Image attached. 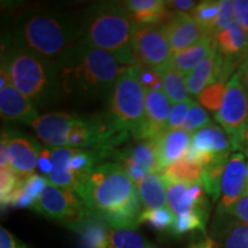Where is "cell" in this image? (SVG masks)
Wrapping results in <instances>:
<instances>
[{
  "instance_id": "obj_1",
  "label": "cell",
  "mask_w": 248,
  "mask_h": 248,
  "mask_svg": "<svg viewBox=\"0 0 248 248\" xmlns=\"http://www.w3.org/2000/svg\"><path fill=\"white\" fill-rule=\"evenodd\" d=\"M75 192L90 212L101 217L111 230H135L140 224L141 200L137 185L120 163H100L79 182Z\"/></svg>"
},
{
  "instance_id": "obj_2",
  "label": "cell",
  "mask_w": 248,
  "mask_h": 248,
  "mask_svg": "<svg viewBox=\"0 0 248 248\" xmlns=\"http://www.w3.org/2000/svg\"><path fill=\"white\" fill-rule=\"evenodd\" d=\"M126 66L115 55L80 42L58 62L61 92L71 97L109 98Z\"/></svg>"
},
{
  "instance_id": "obj_3",
  "label": "cell",
  "mask_w": 248,
  "mask_h": 248,
  "mask_svg": "<svg viewBox=\"0 0 248 248\" xmlns=\"http://www.w3.org/2000/svg\"><path fill=\"white\" fill-rule=\"evenodd\" d=\"M82 42L75 18L45 11H28L17 17L13 44L47 60L60 62Z\"/></svg>"
},
{
  "instance_id": "obj_4",
  "label": "cell",
  "mask_w": 248,
  "mask_h": 248,
  "mask_svg": "<svg viewBox=\"0 0 248 248\" xmlns=\"http://www.w3.org/2000/svg\"><path fill=\"white\" fill-rule=\"evenodd\" d=\"M75 20L84 44L109 52L124 66H137L131 47L133 22L125 5L99 2Z\"/></svg>"
},
{
  "instance_id": "obj_5",
  "label": "cell",
  "mask_w": 248,
  "mask_h": 248,
  "mask_svg": "<svg viewBox=\"0 0 248 248\" xmlns=\"http://www.w3.org/2000/svg\"><path fill=\"white\" fill-rule=\"evenodd\" d=\"M1 68L7 71L12 84L33 105L46 106L60 97L58 63L27 49L14 47L2 58Z\"/></svg>"
},
{
  "instance_id": "obj_6",
  "label": "cell",
  "mask_w": 248,
  "mask_h": 248,
  "mask_svg": "<svg viewBox=\"0 0 248 248\" xmlns=\"http://www.w3.org/2000/svg\"><path fill=\"white\" fill-rule=\"evenodd\" d=\"M108 114L120 129L141 140L146 126V97L139 80V66L126 67L109 97Z\"/></svg>"
},
{
  "instance_id": "obj_7",
  "label": "cell",
  "mask_w": 248,
  "mask_h": 248,
  "mask_svg": "<svg viewBox=\"0 0 248 248\" xmlns=\"http://www.w3.org/2000/svg\"><path fill=\"white\" fill-rule=\"evenodd\" d=\"M215 119L230 139L232 151L244 152V133L248 126V92L238 73L226 84L224 100Z\"/></svg>"
},
{
  "instance_id": "obj_8",
  "label": "cell",
  "mask_w": 248,
  "mask_h": 248,
  "mask_svg": "<svg viewBox=\"0 0 248 248\" xmlns=\"http://www.w3.org/2000/svg\"><path fill=\"white\" fill-rule=\"evenodd\" d=\"M32 209L71 230L91 213L75 191L52 184L46 186Z\"/></svg>"
},
{
  "instance_id": "obj_9",
  "label": "cell",
  "mask_w": 248,
  "mask_h": 248,
  "mask_svg": "<svg viewBox=\"0 0 248 248\" xmlns=\"http://www.w3.org/2000/svg\"><path fill=\"white\" fill-rule=\"evenodd\" d=\"M131 47L138 66L156 70L171 61V49L162 27L133 23Z\"/></svg>"
},
{
  "instance_id": "obj_10",
  "label": "cell",
  "mask_w": 248,
  "mask_h": 248,
  "mask_svg": "<svg viewBox=\"0 0 248 248\" xmlns=\"http://www.w3.org/2000/svg\"><path fill=\"white\" fill-rule=\"evenodd\" d=\"M1 146L6 150L9 167L20 177L33 173L42 151L36 139L14 130H2Z\"/></svg>"
},
{
  "instance_id": "obj_11",
  "label": "cell",
  "mask_w": 248,
  "mask_h": 248,
  "mask_svg": "<svg viewBox=\"0 0 248 248\" xmlns=\"http://www.w3.org/2000/svg\"><path fill=\"white\" fill-rule=\"evenodd\" d=\"M0 115L2 120L29 125L39 117L33 102L12 84L4 68L0 70Z\"/></svg>"
},
{
  "instance_id": "obj_12",
  "label": "cell",
  "mask_w": 248,
  "mask_h": 248,
  "mask_svg": "<svg viewBox=\"0 0 248 248\" xmlns=\"http://www.w3.org/2000/svg\"><path fill=\"white\" fill-rule=\"evenodd\" d=\"M246 159L243 153L230 155L225 164L221 186V202L218 214H224L244 197L247 183Z\"/></svg>"
},
{
  "instance_id": "obj_13",
  "label": "cell",
  "mask_w": 248,
  "mask_h": 248,
  "mask_svg": "<svg viewBox=\"0 0 248 248\" xmlns=\"http://www.w3.org/2000/svg\"><path fill=\"white\" fill-rule=\"evenodd\" d=\"M78 115L66 113H49L39 116L30 124L37 137L52 148L68 147V137Z\"/></svg>"
},
{
  "instance_id": "obj_14",
  "label": "cell",
  "mask_w": 248,
  "mask_h": 248,
  "mask_svg": "<svg viewBox=\"0 0 248 248\" xmlns=\"http://www.w3.org/2000/svg\"><path fill=\"white\" fill-rule=\"evenodd\" d=\"M162 29L168 39L172 55L191 47L207 36L200 24L186 13H176L170 21L163 24Z\"/></svg>"
},
{
  "instance_id": "obj_15",
  "label": "cell",
  "mask_w": 248,
  "mask_h": 248,
  "mask_svg": "<svg viewBox=\"0 0 248 248\" xmlns=\"http://www.w3.org/2000/svg\"><path fill=\"white\" fill-rule=\"evenodd\" d=\"M214 46L222 61L235 70L248 58V33L234 22L214 36Z\"/></svg>"
},
{
  "instance_id": "obj_16",
  "label": "cell",
  "mask_w": 248,
  "mask_h": 248,
  "mask_svg": "<svg viewBox=\"0 0 248 248\" xmlns=\"http://www.w3.org/2000/svg\"><path fill=\"white\" fill-rule=\"evenodd\" d=\"M166 188L169 207L175 215L182 216L194 210L208 209V201L201 183H170L166 184Z\"/></svg>"
},
{
  "instance_id": "obj_17",
  "label": "cell",
  "mask_w": 248,
  "mask_h": 248,
  "mask_svg": "<svg viewBox=\"0 0 248 248\" xmlns=\"http://www.w3.org/2000/svg\"><path fill=\"white\" fill-rule=\"evenodd\" d=\"M146 126L141 140H157L167 131L170 117V101L163 91H145Z\"/></svg>"
},
{
  "instance_id": "obj_18",
  "label": "cell",
  "mask_w": 248,
  "mask_h": 248,
  "mask_svg": "<svg viewBox=\"0 0 248 248\" xmlns=\"http://www.w3.org/2000/svg\"><path fill=\"white\" fill-rule=\"evenodd\" d=\"M191 144L190 133L183 129L170 130L160 136L156 140L157 173L161 175L169 166L184 157Z\"/></svg>"
},
{
  "instance_id": "obj_19",
  "label": "cell",
  "mask_w": 248,
  "mask_h": 248,
  "mask_svg": "<svg viewBox=\"0 0 248 248\" xmlns=\"http://www.w3.org/2000/svg\"><path fill=\"white\" fill-rule=\"evenodd\" d=\"M124 5L132 22L138 26L166 24L175 15L167 8L166 1L161 0H130Z\"/></svg>"
},
{
  "instance_id": "obj_20",
  "label": "cell",
  "mask_w": 248,
  "mask_h": 248,
  "mask_svg": "<svg viewBox=\"0 0 248 248\" xmlns=\"http://www.w3.org/2000/svg\"><path fill=\"white\" fill-rule=\"evenodd\" d=\"M192 145L198 150L207 152L217 159L228 160L230 157L232 145L224 130L221 126L210 124L199 130L192 137Z\"/></svg>"
},
{
  "instance_id": "obj_21",
  "label": "cell",
  "mask_w": 248,
  "mask_h": 248,
  "mask_svg": "<svg viewBox=\"0 0 248 248\" xmlns=\"http://www.w3.org/2000/svg\"><path fill=\"white\" fill-rule=\"evenodd\" d=\"M73 231L78 234L82 248L109 247L111 229L101 217L93 213H90Z\"/></svg>"
},
{
  "instance_id": "obj_22",
  "label": "cell",
  "mask_w": 248,
  "mask_h": 248,
  "mask_svg": "<svg viewBox=\"0 0 248 248\" xmlns=\"http://www.w3.org/2000/svg\"><path fill=\"white\" fill-rule=\"evenodd\" d=\"M213 51L214 37L207 35L191 47L173 54L170 63L176 70L184 76H187L195 67L206 60L213 53Z\"/></svg>"
},
{
  "instance_id": "obj_23",
  "label": "cell",
  "mask_w": 248,
  "mask_h": 248,
  "mask_svg": "<svg viewBox=\"0 0 248 248\" xmlns=\"http://www.w3.org/2000/svg\"><path fill=\"white\" fill-rule=\"evenodd\" d=\"M137 188L145 208L150 210L167 208V188L160 173H148L146 177L138 183Z\"/></svg>"
},
{
  "instance_id": "obj_24",
  "label": "cell",
  "mask_w": 248,
  "mask_h": 248,
  "mask_svg": "<svg viewBox=\"0 0 248 248\" xmlns=\"http://www.w3.org/2000/svg\"><path fill=\"white\" fill-rule=\"evenodd\" d=\"M47 185V179L35 172L22 177L12 200V206L15 208H33Z\"/></svg>"
},
{
  "instance_id": "obj_25",
  "label": "cell",
  "mask_w": 248,
  "mask_h": 248,
  "mask_svg": "<svg viewBox=\"0 0 248 248\" xmlns=\"http://www.w3.org/2000/svg\"><path fill=\"white\" fill-rule=\"evenodd\" d=\"M156 71L162 79L164 94L168 97L170 102L176 105L188 100V90L185 76L176 70L171 63L156 69Z\"/></svg>"
},
{
  "instance_id": "obj_26",
  "label": "cell",
  "mask_w": 248,
  "mask_h": 248,
  "mask_svg": "<svg viewBox=\"0 0 248 248\" xmlns=\"http://www.w3.org/2000/svg\"><path fill=\"white\" fill-rule=\"evenodd\" d=\"M216 70V49L214 46L213 53L206 60L201 62L198 67L186 76V85L191 95H199V93L214 84V77Z\"/></svg>"
},
{
  "instance_id": "obj_27",
  "label": "cell",
  "mask_w": 248,
  "mask_h": 248,
  "mask_svg": "<svg viewBox=\"0 0 248 248\" xmlns=\"http://www.w3.org/2000/svg\"><path fill=\"white\" fill-rule=\"evenodd\" d=\"M203 172V166L190 162L186 160H179L172 163L161 173L164 184L170 183H201Z\"/></svg>"
},
{
  "instance_id": "obj_28",
  "label": "cell",
  "mask_w": 248,
  "mask_h": 248,
  "mask_svg": "<svg viewBox=\"0 0 248 248\" xmlns=\"http://www.w3.org/2000/svg\"><path fill=\"white\" fill-rule=\"evenodd\" d=\"M119 152L138 163L148 173L157 172L156 140H138L133 146Z\"/></svg>"
},
{
  "instance_id": "obj_29",
  "label": "cell",
  "mask_w": 248,
  "mask_h": 248,
  "mask_svg": "<svg viewBox=\"0 0 248 248\" xmlns=\"http://www.w3.org/2000/svg\"><path fill=\"white\" fill-rule=\"evenodd\" d=\"M226 162H228V160L215 161L212 164L203 167L201 185L203 186L204 192L212 198L214 202L221 199L222 178L223 173H224Z\"/></svg>"
},
{
  "instance_id": "obj_30",
  "label": "cell",
  "mask_w": 248,
  "mask_h": 248,
  "mask_svg": "<svg viewBox=\"0 0 248 248\" xmlns=\"http://www.w3.org/2000/svg\"><path fill=\"white\" fill-rule=\"evenodd\" d=\"M207 219H208V209L194 210L185 215L177 216L171 228V233L178 237L193 231H201L204 233Z\"/></svg>"
},
{
  "instance_id": "obj_31",
  "label": "cell",
  "mask_w": 248,
  "mask_h": 248,
  "mask_svg": "<svg viewBox=\"0 0 248 248\" xmlns=\"http://www.w3.org/2000/svg\"><path fill=\"white\" fill-rule=\"evenodd\" d=\"M219 14V1L207 0L201 1L192 9L190 15L200 27L202 28L206 35L214 37V27Z\"/></svg>"
},
{
  "instance_id": "obj_32",
  "label": "cell",
  "mask_w": 248,
  "mask_h": 248,
  "mask_svg": "<svg viewBox=\"0 0 248 248\" xmlns=\"http://www.w3.org/2000/svg\"><path fill=\"white\" fill-rule=\"evenodd\" d=\"M223 248H248V223L237 218L229 222L223 233Z\"/></svg>"
},
{
  "instance_id": "obj_33",
  "label": "cell",
  "mask_w": 248,
  "mask_h": 248,
  "mask_svg": "<svg viewBox=\"0 0 248 248\" xmlns=\"http://www.w3.org/2000/svg\"><path fill=\"white\" fill-rule=\"evenodd\" d=\"M108 248H155L131 229L111 230Z\"/></svg>"
},
{
  "instance_id": "obj_34",
  "label": "cell",
  "mask_w": 248,
  "mask_h": 248,
  "mask_svg": "<svg viewBox=\"0 0 248 248\" xmlns=\"http://www.w3.org/2000/svg\"><path fill=\"white\" fill-rule=\"evenodd\" d=\"M20 176L9 166L0 168V201L1 207L12 206V200L21 182Z\"/></svg>"
},
{
  "instance_id": "obj_35",
  "label": "cell",
  "mask_w": 248,
  "mask_h": 248,
  "mask_svg": "<svg viewBox=\"0 0 248 248\" xmlns=\"http://www.w3.org/2000/svg\"><path fill=\"white\" fill-rule=\"evenodd\" d=\"M175 219V213L167 207V208L144 210L140 217V223L148 224L157 231H166L171 230Z\"/></svg>"
},
{
  "instance_id": "obj_36",
  "label": "cell",
  "mask_w": 248,
  "mask_h": 248,
  "mask_svg": "<svg viewBox=\"0 0 248 248\" xmlns=\"http://www.w3.org/2000/svg\"><path fill=\"white\" fill-rule=\"evenodd\" d=\"M225 83L216 82L202 90V91L199 93V95H198V100H199V104L203 108H207L208 110L216 114L217 111L221 109L223 100H224L225 97Z\"/></svg>"
},
{
  "instance_id": "obj_37",
  "label": "cell",
  "mask_w": 248,
  "mask_h": 248,
  "mask_svg": "<svg viewBox=\"0 0 248 248\" xmlns=\"http://www.w3.org/2000/svg\"><path fill=\"white\" fill-rule=\"evenodd\" d=\"M210 124H212V120H210L206 109L200 104L193 102L190 113H188L187 120H186L182 129L188 133H195L199 130L210 125Z\"/></svg>"
},
{
  "instance_id": "obj_38",
  "label": "cell",
  "mask_w": 248,
  "mask_h": 248,
  "mask_svg": "<svg viewBox=\"0 0 248 248\" xmlns=\"http://www.w3.org/2000/svg\"><path fill=\"white\" fill-rule=\"evenodd\" d=\"M193 102V100L188 99V100L186 101L176 104L175 106L172 107L168 121V125H167V131H170V130H178L179 128H183L186 120H187L188 113H190L191 106Z\"/></svg>"
},
{
  "instance_id": "obj_39",
  "label": "cell",
  "mask_w": 248,
  "mask_h": 248,
  "mask_svg": "<svg viewBox=\"0 0 248 248\" xmlns=\"http://www.w3.org/2000/svg\"><path fill=\"white\" fill-rule=\"evenodd\" d=\"M234 14H233V5L230 0H222L219 1V14L214 27V36L221 32L222 30L230 27L234 23Z\"/></svg>"
},
{
  "instance_id": "obj_40",
  "label": "cell",
  "mask_w": 248,
  "mask_h": 248,
  "mask_svg": "<svg viewBox=\"0 0 248 248\" xmlns=\"http://www.w3.org/2000/svg\"><path fill=\"white\" fill-rule=\"evenodd\" d=\"M139 80L145 91H161L163 89L161 76L152 68L139 66Z\"/></svg>"
},
{
  "instance_id": "obj_41",
  "label": "cell",
  "mask_w": 248,
  "mask_h": 248,
  "mask_svg": "<svg viewBox=\"0 0 248 248\" xmlns=\"http://www.w3.org/2000/svg\"><path fill=\"white\" fill-rule=\"evenodd\" d=\"M232 5L235 23L248 33V0H234Z\"/></svg>"
},
{
  "instance_id": "obj_42",
  "label": "cell",
  "mask_w": 248,
  "mask_h": 248,
  "mask_svg": "<svg viewBox=\"0 0 248 248\" xmlns=\"http://www.w3.org/2000/svg\"><path fill=\"white\" fill-rule=\"evenodd\" d=\"M224 214H228V215L234 217L241 222L248 223V197L241 198L237 203L233 204Z\"/></svg>"
},
{
  "instance_id": "obj_43",
  "label": "cell",
  "mask_w": 248,
  "mask_h": 248,
  "mask_svg": "<svg viewBox=\"0 0 248 248\" xmlns=\"http://www.w3.org/2000/svg\"><path fill=\"white\" fill-rule=\"evenodd\" d=\"M197 1H192V0H173V1H166L167 8L173 14L176 13H186L190 14L195 6Z\"/></svg>"
},
{
  "instance_id": "obj_44",
  "label": "cell",
  "mask_w": 248,
  "mask_h": 248,
  "mask_svg": "<svg viewBox=\"0 0 248 248\" xmlns=\"http://www.w3.org/2000/svg\"><path fill=\"white\" fill-rule=\"evenodd\" d=\"M0 248H29L5 228H0Z\"/></svg>"
},
{
  "instance_id": "obj_45",
  "label": "cell",
  "mask_w": 248,
  "mask_h": 248,
  "mask_svg": "<svg viewBox=\"0 0 248 248\" xmlns=\"http://www.w3.org/2000/svg\"><path fill=\"white\" fill-rule=\"evenodd\" d=\"M38 169L46 176L49 175L53 170V163H52V150L49 148H42L38 157V164H37Z\"/></svg>"
},
{
  "instance_id": "obj_46",
  "label": "cell",
  "mask_w": 248,
  "mask_h": 248,
  "mask_svg": "<svg viewBox=\"0 0 248 248\" xmlns=\"http://www.w3.org/2000/svg\"><path fill=\"white\" fill-rule=\"evenodd\" d=\"M238 74H239L240 79L241 82H243L245 89H246V91L248 92V58L244 61V63L241 64L239 70H238Z\"/></svg>"
},
{
  "instance_id": "obj_47",
  "label": "cell",
  "mask_w": 248,
  "mask_h": 248,
  "mask_svg": "<svg viewBox=\"0 0 248 248\" xmlns=\"http://www.w3.org/2000/svg\"><path fill=\"white\" fill-rule=\"evenodd\" d=\"M191 248H216V244L210 238H206L203 241H199L198 244L192 245Z\"/></svg>"
},
{
  "instance_id": "obj_48",
  "label": "cell",
  "mask_w": 248,
  "mask_h": 248,
  "mask_svg": "<svg viewBox=\"0 0 248 248\" xmlns=\"http://www.w3.org/2000/svg\"><path fill=\"white\" fill-rule=\"evenodd\" d=\"M244 146H245V148L248 146V126H247V129L245 130V133H244Z\"/></svg>"
},
{
  "instance_id": "obj_49",
  "label": "cell",
  "mask_w": 248,
  "mask_h": 248,
  "mask_svg": "<svg viewBox=\"0 0 248 248\" xmlns=\"http://www.w3.org/2000/svg\"><path fill=\"white\" fill-rule=\"evenodd\" d=\"M244 197H248V181H247V183H246V188H245Z\"/></svg>"
},
{
  "instance_id": "obj_50",
  "label": "cell",
  "mask_w": 248,
  "mask_h": 248,
  "mask_svg": "<svg viewBox=\"0 0 248 248\" xmlns=\"http://www.w3.org/2000/svg\"><path fill=\"white\" fill-rule=\"evenodd\" d=\"M245 153H246V154L248 155V146H247L246 148H245Z\"/></svg>"
}]
</instances>
